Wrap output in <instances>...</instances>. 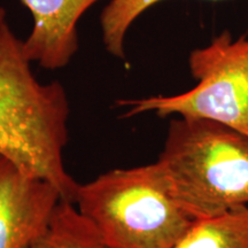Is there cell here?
<instances>
[{"label":"cell","instance_id":"obj_2","mask_svg":"<svg viewBox=\"0 0 248 248\" xmlns=\"http://www.w3.org/2000/svg\"><path fill=\"white\" fill-rule=\"evenodd\" d=\"M156 163L193 219L248 206V137L215 121H170Z\"/></svg>","mask_w":248,"mask_h":248},{"label":"cell","instance_id":"obj_7","mask_svg":"<svg viewBox=\"0 0 248 248\" xmlns=\"http://www.w3.org/2000/svg\"><path fill=\"white\" fill-rule=\"evenodd\" d=\"M98 229L70 201L61 200L48 224L27 248H105Z\"/></svg>","mask_w":248,"mask_h":248},{"label":"cell","instance_id":"obj_11","mask_svg":"<svg viewBox=\"0 0 248 248\" xmlns=\"http://www.w3.org/2000/svg\"><path fill=\"white\" fill-rule=\"evenodd\" d=\"M105 248H108V247H105Z\"/></svg>","mask_w":248,"mask_h":248},{"label":"cell","instance_id":"obj_6","mask_svg":"<svg viewBox=\"0 0 248 248\" xmlns=\"http://www.w3.org/2000/svg\"><path fill=\"white\" fill-rule=\"evenodd\" d=\"M33 18L23 48L31 62L45 69L66 67L78 49L77 23L99 0H21Z\"/></svg>","mask_w":248,"mask_h":248},{"label":"cell","instance_id":"obj_3","mask_svg":"<svg viewBox=\"0 0 248 248\" xmlns=\"http://www.w3.org/2000/svg\"><path fill=\"white\" fill-rule=\"evenodd\" d=\"M74 203L108 248H172L195 221L156 162L113 169L78 184Z\"/></svg>","mask_w":248,"mask_h":248},{"label":"cell","instance_id":"obj_1","mask_svg":"<svg viewBox=\"0 0 248 248\" xmlns=\"http://www.w3.org/2000/svg\"><path fill=\"white\" fill-rule=\"evenodd\" d=\"M5 22L0 26V157L51 183L62 200L75 202L78 184L66 170L69 102L59 82L42 84Z\"/></svg>","mask_w":248,"mask_h":248},{"label":"cell","instance_id":"obj_5","mask_svg":"<svg viewBox=\"0 0 248 248\" xmlns=\"http://www.w3.org/2000/svg\"><path fill=\"white\" fill-rule=\"evenodd\" d=\"M61 200L51 183L0 157V248H27Z\"/></svg>","mask_w":248,"mask_h":248},{"label":"cell","instance_id":"obj_8","mask_svg":"<svg viewBox=\"0 0 248 248\" xmlns=\"http://www.w3.org/2000/svg\"><path fill=\"white\" fill-rule=\"evenodd\" d=\"M172 248H248V206L195 219Z\"/></svg>","mask_w":248,"mask_h":248},{"label":"cell","instance_id":"obj_10","mask_svg":"<svg viewBox=\"0 0 248 248\" xmlns=\"http://www.w3.org/2000/svg\"><path fill=\"white\" fill-rule=\"evenodd\" d=\"M6 9L0 6V26H2L6 22Z\"/></svg>","mask_w":248,"mask_h":248},{"label":"cell","instance_id":"obj_4","mask_svg":"<svg viewBox=\"0 0 248 248\" xmlns=\"http://www.w3.org/2000/svg\"><path fill=\"white\" fill-rule=\"evenodd\" d=\"M188 66L198 84L176 95H155L120 100L124 116L154 111L167 117L178 115L215 121L248 137V36L232 39L228 30L208 46L191 52Z\"/></svg>","mask_w":248,"mask_h":248},{"label":"cell","instance_id":"obj_9","mask_svg":"<svg viewBox=\"0 0 248 248\" xmlns=\"http://www.w3.org/2000/svg\"><path fill=\"white\" fill-rule=\"evenodd\" d=\"M159 1L162 0H111L106 6L100 22L105 47L111 55L124 59V40L130 26Z\"/></svg>","mask_w":248,"mask_h":248}]
</instances>
